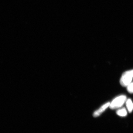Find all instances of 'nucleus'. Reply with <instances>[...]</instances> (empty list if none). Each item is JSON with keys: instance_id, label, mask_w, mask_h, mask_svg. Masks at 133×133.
Wrapping results in <instances>:
<instances>
[{"instance_id": "obj_1", "label": "nucleus", "mask_w": 133, "mask_h": 133, "mask_svg": "<svg viewBox=\"0 0 133 133\" xmlns=\"http://www.w3.org/2000/svg\"><path fill=\"white\" fill-rule=\"evenodd\" d=\"M133 78V70L125 72L122 76L120 83L123 87H127L132 83Z\"/></svg>"}, {"instance_id": "obj_2", "label": "nucleus", "mask_w": 133, "mask_h": 133, "mask_svg": "<svg viewBox=\"0 0 133 133\" xmlns=\"http://www.w3.org/2000/svg\"><path fill=\"white\" fill-rule=\"evenodd\" d=\"M127 97L125 95H121L116 97L110 102L109 108L110 109H118L122 107L127 101Z\"/></svg>"}, {"instance_id": "obj_3", "label": "nucleus", "mask_w": 133, "mask_h": 133, "mask_svg": "<svg viewBox=\"0 0 133 133\" xmlns=\"http://www.w3.org/2000/svg\"><path fill=\"white\" fill-rule=\"evenodd\" d=\"M110 104V102H109L105 103L104 104L102 105L99 109H98L94 113L93 116L94 117H97L99 116L106 109H107L109 107Z\"/></svg>"}, {"instance_id": "obj_4", "label": "nucleus", "mask_w": 133, "mask_h": 133, "mask_svg": "<svg viewBox=\"0 0 133 133\" xmlns=\"http://www.w3.org/2000/svg\"><path fill=\"white\" fill-rule=\"evenodd\" d=\"M126 105L128 110L129 113H131L133 110V103L131 99H128L126 101Z\"/></svg>"}, {"instance_id": "obj_5", "label": "nucleus", "mask_w": 133, "mask_h": 133, "mask_svg": "<svg viewBox=\"0 0 133 133\" xmlns=\"http://www.w3.org/2000/svg\"><path fill=\"white\" fill-rule=\"evenodd\" d=\"M116 114L122 117H125L127 115V112L125 108H124L117 110L116 111Z\"/></svg>"}, {"instance_id": "obj_6", "label": "nucleus", "mask_w": 133, "mask_h": 133, "mask_svg": "<svg viewBox=\"0 0 133 133\" xmlns=\"http://www.w3.org/2000/svg\"><path fill=\"white\" fill-rule=\"evenodd\" d=\"M127 90L129 93L133 94V82H132L127 87Z\"/></svg>"}]
</instances>
